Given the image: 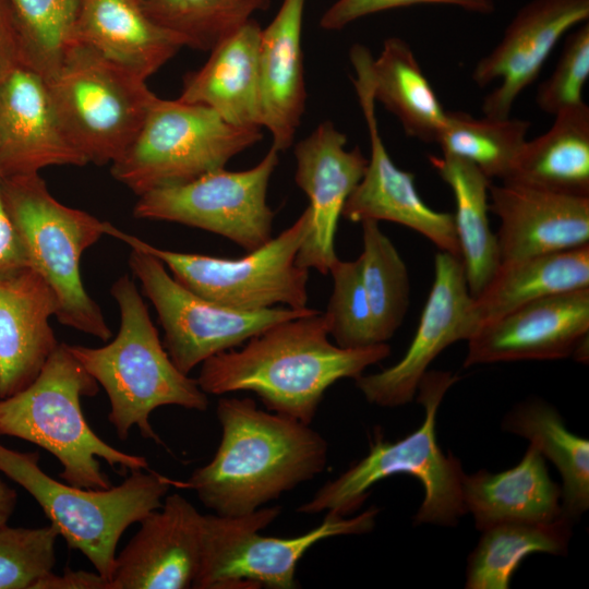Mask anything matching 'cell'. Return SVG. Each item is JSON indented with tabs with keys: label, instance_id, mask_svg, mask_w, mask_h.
<instances>
[{
	"label": "cell",
	"instance_id": "obj_1",
	"mask_svg": "<svg viewBox=\"0 0 589 589\" xmlns=\"http://www.w3.org/2000/svg\"><path fill=\"white\" fill-rule=\"evenodd\" d=\"M328 337L321 311L281 321L241 349L206 359L196 381L207 395L252 392L266 410L311 424L328 387L356 380L390 353L387 342L350 349Z\"/></svg>",
	"mask_w": 589,
	"mask_h": 589
},
{
	"label": "cell",
	"instance_id": "obj_2",
	"mask_svg": "<svg viewBox=\"0 0 589 589\" xmlns=\"http://www.w3.org/2000/svg\"><path fill=\"white\" fill-rule=\"evenodd\" d=\"M221 438L213 459L175 486L193 490L220 516L252 513L323 472L326 440L310 424L262 410L251 398H220Z\"/></svg>",
	"mask_w": 589,
	"mask_h": 589
},
{
	"label": "cell",
	"instance_id": "obj_3",
	"mask_svg": "<svg viewBox=\"0 0 589 589\" xmlns=\"http://www.w3.org/2000/svg\"><path fill=\"white\" fill-rule=\"evenodd\" d=\"M110 293L120 311L116 338L97 348H68L105 389L110 404L108 420L118 437L127 440L136 426L144 438L163 444L149 422L151 413L169 405L205 411L207 394L170 359L133 279L119 277Z\"/></svg>",
	"mask_w": 589,
	"mask_h": 589
},
{
	"label": "cell",
	"instance_id": "obj_4",
	"mask_svg": "<svg viewBox=\"0 0 589 589\" xmlns=\"http://www.w3.org/2000/svg\"><path fill=\"white\" fill-rule=\"evenodd\" d=\"M97 392L98 383L68 344L60 342L32 384L0 399V436L22 438L46 449L62 466L59 477L79 488L112 485L98 458L121 470L148 469L144 456L115 448L86 422L81 397Z\"/></svg>",
	"mask_w": 589,
	"mask_h": 589
},
{
	"label": "cell",
	"instance_id": "obj_5",
	"mask_svg": "<svg viewBox=\"0 0 589 589\" xmlns=\"http://www.w3.org/2000/svg\"><path fill=\"white\" fill-rule=\"evenodd\" d=\"M458 380L459 376L450 372L428 371L417 388L418 401L424 408L422 424L396 442H387L381 434H375L365 457L323 484L297 512L351 516L363 505L375 483L406 473L420 481L424 489L414 522L456 525L467 514L461 491L465 472L460 460L440 447L435 423L446 392Z\"/></svg>",
	"mask_w": 589,
	"mask_h": 589
},
{
	"label": "cell",
	"instance_id": "obj_6",
	"mask_svg": "<svg viewBox=\"0 0 589 589\" xmlns=\"http://www.w3.org/2000/svg\"><path fill=\"white\" fill-rule=\"evenodd\" d=\"M0 471L34 497L68 548L84 554L108 580L124 531L159 508L175 485V480L158 472L139 469L117 486L79 488L48 476L37 452H17L1 444Z\"/></svg>",
	"mask_w": 589,
	"mask_h": 589
},
{
	"label": "cell",
	"instance_id": "obj_7",
	"mask_svg": "<svg viewBox=\"0 0 589 589\" xmlns=\"http://www.w3.org/2000/svg\"><path fill=\"white\" fill-rule=\"evenodd\" d=\"M7 212L23 242L29 267L52 288L58 321L106 341L111 330L84 288L80 261L104 236V221L60 203L39 173L1 178Z\"/></svg>",
	"mask_w": 589,
	"mask_h": 589
},
{
	"label": "cell",
	"instance_id": "obj_8",
	"mask_svg": "<svg viewBox=\"0 0 589 589\" xmlns=\"http://www.w3.org/2000/svg\"><path fill=\"white\" fill-rule=\"evenodd\" d=\"M262 139L261 128L232 125L206 106L156 96L134 140L110 170L140 196L223 169Z\"/></svg>",
	"mask_w": 589,
	"mask_h": 589
},
{
	"label": "cell",
	"instance_id": "obj_9",
	"mask_svg": "<svg viewBox=\"0 0 589 589\" xmlns=\"http://www.w3.org/2000/svg\"><path fill=\"white\" fill-rule=\"evenodd\" d=\"M312 223L309 207L276 238L239 259L184 253L157 248L104 221V235L133 250L157 257L183 287L240 311H260L277 304L305 309L309 269L297 264L298 252Z\"/></svg>",
	"mask_w": 589,
	"mask_h": 589
},
{
	"label": "cell",
	"instance_id": "obj_10",
	"mask_svg": "<svg viewBox=\"0 0 589 589\" xmlns=\"http://www.w3.org/2000/svg\"><path fill=\"white\" fill-rule=\"evenodd\" d=\"M46 84L68 140L98 166L123 154L156 97L146 80L79 43L69 47Z\"/></svg>",
	"mask_w": 589,
	"mask_h": 589
},
{
	"label": "cell",
	"instance_id": "obj_11",
	"mask_svg": "<svg viewBox=\"0 0 589 589\" xmlns=\"http://www.w3.org/2000/svg\"><path fill=\"white\" fill-rule=\"evenodd\" d=\"M280 514L279 506L240 516L204 515L202 554L195 589H296L299 561L317 542L373 530L378 508L357 516L327 513L312 530L293 538L261 534Z\"/></svg>",
	"mask_w": 589,
	"mask_h": 589
},
{
	"label": "cell",
	"instance_id": "obj_12",
	"mask_svg": "<svg viewBox=\"0 0 589 589\" xmlns=\"http://www.w3.org/2000/svg\"><path fill=\"white\" fill-rule=\"evenodd\" d=\"M131 250V272L157 312L165 333V349L184 374L206 359L239 347L276 323L315 311L288 306L251 312L231 309L183 287L154 255Z\"/></svg>",
	"mask_w": 589,
	"mask_h": 589
},
{
	"label": "cell",
	"instance_id": "obj_13",
	"mask_svg": "<svg viewBox=\"0 0 589 589\" xmlns=\"http://www.w3.org/2000/svg\"><path fill=\"white\" fill-rule=\"evenodd\" d=\"M274 147L252 168L212 171L187 183L139 196V219L177 223L229 239L247 252L268 242L274 212L267 204L271 178L278 166Z\"/></svg>",
	"mask_w": 589,
	"mask_h": 589
},
{
	"label": "cell",
	"instance_id": "obj_14",
	"mask_svg": "<svg viewBox=\"0 0 589 589\" xmlns=\"http://www.w3.org/2000/svg\"><path fill=\"white\" fill-rule=\"evenodd\" d=\"M349 57L356 74L352 83L368 129L370 157L341 216L353 223L385 220L399 224L429 239L438 251L460 257L453 214L430 207L416 189L413 173L397 167L385 147L369 75L371 52L365 46L356 44Z\"/></svg>",
	"mask_w": 589,
	"mask_h": 589
},
{
	"label": "cell",
	"instance_id": "obj_15",
	"mask_svg": "<svg viewBox=\"0 0 589 589\" xmlns=\"http://www.w3.org/2000/svg\"><path fill=\"white\" fill-rule=\"evenodd\" d=\"M471 300L460 257L438 251L433 284L406 353L394 365L354 380L366 401L381 407L410 402L433 360L452 344L472 336Z\"/></svg>",
	"mask_w": 589,
	"mask_h": 589
},
{
	"label": "cell",
	"instance_id": "obj_16",
	"mask_svg": "<svg viewBox=\"0 0 589 589\" xmlns=\"http://www.w3.org/2000/svg\"><path fill=\"white\" fill-rule=\"evenodd\" d=\"M588 19L589 0H531L522 5L498 44L472 71L471 77L480 87L498 81L483 99L484 116L509 117L515 101L536 81L560 39Z\"/></svg>",
	"mask_w": 589,
	"mask_h": 589
},
{
	"label": "cell",
	"instance_id": "obj_17",
	"mask_svg": "<svg viewBox=\"0 0 589 589\" xmlns=\"http://www.w3.org/2000/svg\"><path fill=\"white\" fill-rule=\"evenodd\" d=\"M346 145V134L325 120L293 146L294 182L308 196L312 215L297 264L324 275L338 259L334 242L344 205L368 165L359 146Z\"/></svg>",
	"mask_w": 589,
	"mask_h": 589
},
{
	"label": "cell",
	"instance_id": "obj_18",
	"mask_svg": "<svg viewBox=\"0 0 589 589\" xmlns=\"http://www.w3.org/2000/svg\"><path fill=\"white\" fill-rule=\"evenodd\" d=\"M589 336V288L524 304L479 327L467 340L465 368L573 357Z\"/></svg>",
	"mask_w": 589,
	"mask_h": 589
},
{
	"label": "cell",
	"instance_id": "obj_19",
	"mask_svg": "<svg viewBox=\"0 0 589 589\" xmlns=\"http://www.w3.org/2000/svg\"><path fill=\"white\" fill-rule=\"evenodd\" d=\"M116 556L109 589H189L199 573L204 515L178 493L141 521Z\"/></svg>",
	"mask_w": 589,
	"mask_h": 589
},
{
	"label": "cell",
	"instance_id": "obj_20",
	"mask_svg": "<svg viewBox=\"0 0 589 589\" xmlns=\"http://www.w3.org/2000/svg\"><path fill=\"white\" fill-rule=\"evenodd\" d=\"M53 112L46 80L25 64L0 80V177L85 166Z\"/></svg>",
	"mask_w": 589,
	"mask_h": 589
},
{
	"label": "cell",
	"instance_id": "obj_21",
	"mask_svg": "<svg viewBox=\"0 0 589 589\" xmlns=\"http://www.w3.org/2000/svg\"><path fill=\"white\" fill-rule=\"evenodd\" d=\"M489 197L490 211L501 221V262L589 244V197L509 181L491 183Z\"/></svg>",
	"mask_w": 589,
	"mask_h": 589
},
{
	"label": "cell",
	"instance_id": "obj_22",
	"mask_svg": "<svg viewBox=\"0 0 589 589\" xmlns=\"http://www.w3.org/2000/svg\"><path fill=\"white\" fill-rule=\"evenodd\" d=\"M58 310L52 288L32 267L0 280V399L32 384L59 346L49 324Z\"/></svg>",
	"mask_w": 589,
	"mask_h": 589
},
{
	"label": "cell",
	"instance_id": "obj_23",
	"mask_svg": "<svg viewBox=\"0 0 589 589\" xmlns=\"http://www.w3.org/2000/svg\"><path fill=\"white\" fill-rule=\"evenodd\" d=\"M306 0H283L261 31L257 65L262 128L281 153L293 145L305 111L302 26Z\"/></svg>",
	"mask_w": 589,
	"mask_h": 589
},
{
	"label": "cell",
	"instance_id": "obj_24",
	"mask_svg": "<svg viewBox=\"0 0 589 589\" xmlns=\"http://www.w3.org/2000/svg\"><path fill=\"white\" fill-rule=\"evenodd\" d=\"M74 43L147 80L184 47L154 22L136 0H81Z\"/></svg>",
	"mask_w": 589,
	"mask_h": 589
},
{
	"label": "cell",
	"instance_id": "obj_25",
	"mask_svg": "<svg viewBox=\"0 0 589 589\" xmlns=\"http://www.w3.org/2000/svg\"><path fill=\"white\" fill-rule=\"evenodd\" d=\"M262 27L252 19L215 46L183 79L179 100L214 110L226 122L262 128L257 50Z\"/></svg>",
	"mask_w": 589,
	"mask_h": 589
},
{
	"label": "cell",
	"instance_id": "obj_26",
	"mask_svg": "<svg viewBox=\"0 0 589 589\" xmlns=\"http://www.w3.org/2000/svg\"><path fill=\"white\" fill-rule=\"evenodd\" d=\"M461 491L466 512L471 513L479 531L503 522L550 521L564 515L562 490L532 444L510 469L465 473Z\"/></svg>",
	"mask_w": 589,
	"mask_h": 589
},
{
	"label": "cell",
	"instance_id": "obj_27",
	"mask_svg": "<svg viewBox=\"0 0 589 589\" xmlns=\"http://www.w3.org/2000/svg\"><path fill=\"white\" fill-rule=\"evenodd\" d=\"M584 288H589V244L501 262L492 278L472 297L469 315L473 334L524 304Z\"/></svg>",
	"mask_w": 589,
	"mask_h": 589
},
{
	"label": "cell",
	"instance_id": "obj_28",
	"mask_svg": "<svg viewBox=\"0 0 589 589\" xmlns=\"http://www.w3.org/2000/svg\"><path fill=\"white\" fill-rule=\"evenodd\" d=\"M554 117L545 133L526 141L504 181L589 197V107Z\"/></svg>",
	"mask_w": 589,
	"mask_h": 589
},
{
	"label": "cell",
	"instance_id": "obj_29",
	"mask_svg": "<svg viewBox=\"0 0 589 589\" xmlns=\"http://www.w3.org/2000/svg\"><path fill=\"white\" fill-rule=\"evenodd\" d=\"M369 75L375 103L398 119L407 135L437 142L447 110L404 39L393 36L384 40L378 56L370 60Z\"/></svg>",
	"mask_w": 589,
	"mask_h": 589
},
{
	"label": "cell",
	"instance_id": "obj_30",
	"mask_svg": "<svg viewBox=\"0 0 589 589\" xmlns=\"http://www.w3.org/2000/svg\"><path fill=\"white\" fill-rule=\"evenodd\" d=\"M429 160L452 190L460 260L469 292L474 297L501 264L496 233L489 220L492 180L472 164L454 156H430Z\"/></svg>",
	"mask_w": 589,
	"mask_h": 589
},
{
	"label": "cell",
	"instance_id": "obj_31",
	"mask_svg": "<svg viewBox=\"0 0 589 589\" xmlns=\"http://www.w3.org/2000/svg\"><path fill=\"white\" fill-rule=\"evenodd\" d=\"M503 429L527 438L562 477V509L573 521L589 507V442L570 432L558 411L541 400L512 410Z\"/></svg>",
	"mask_w": 589,
	"mask_h": 589
},
{
	"label": "cell",
	"instance_id": "obj_32",
	"mask_svg": "<svg viewBox=\"0 0 589 589\" xmlns=\"http://www.w3.org/2000/svg\"><path fill=\"white\" fill-rule=\"evenodd\" d=\"M573 522L562 515L550 521H509L482 530L468 558L465 587L509 588L513 574L529 554L566 552Z\"/></svg>",
	"mask_w": 589,
	"mask_h": 589
},
{
	"label": "cell",
	"instance_id": "obj_33",
	"mask_svg": "<svg viewBox=\"0 0 589 589\" xmlns=\"http://www.w3.org/2000/svg\"><path fill=\"white\" fill-rule=\"evenodd\" d=\"M530 123L509 117L447 111L437 144L443 154L476 166L489 179L506 180L527 141Z\"/></svg>",
	"mask_w": 589,
	"mask_h": 589
},
{
	"label": "cell",
	"instance_id": "obj_34",
	"mask_svg": "<svg viewBox=\"0 0 589 589\" xmlns=\"http://www.w3.org/2000/svg\"><path fill=\"white\" fill-rule=\"evenodd\" d=\"M362 225L361 275L368 297L375 341L387 342L402 324L410 299L407 266L378 223Z\"/></svg>",
	"mask_w": 589,
	"mask_h": 589
},
{
	"label": "cell",
	"instance_id": "obj_35",
	"mask_svg": "<svg viewBox=\"0 0 589 589\" xmlns=\"http://www.w3.org/2000/svg\"><path fill=\"white\" fill-rule=\"evenodd\" d=\"M158 25L178 35L184 47L211 51L272 0H136Z\"/></svg>",
	"mask_w": 589,
	"mask_h": 589
},
{
	"label": "cell",
	"instance_id": "obj_36",
	"mask_svg": "<svg viewBox=\"0 0 589 589\" xmlns=\"http://www.w3.org/2000/svg\"><path fill=\"white\" fill-rule=\"evenodd\" d=\"M23 63L45 80L59 69L74 31L81 0H9Z\"/></svg>",
	"mask_w": 589,
	"mask_h": 589
},
{
	"label": "cell",
	"instance_id": "obj_37",
	"mask_svg": "<svg viewBox=\"0 0 589 589\" xmlns=\"http://www.w3.org/2000/svg\"><path fill=\"white\" fill-rule=\"evenodd\" d=\"M328 273L333 277V292L324 315L329 336L341 348L376 345L360 257L353 261L337 259Z\"/></svg>",
	"mask_w": 589,
	"mask_h": 589
},
{
	"label": "cell",
	"instance_id": "obj_38",
	"mask_svg": "<svg viewBox=\"0 0 589 589\" xmlns=\"http://www.w3.org/2000/svg\"><path fill=\"white\" fill-rule=\"evenodd\" d=\"M57 529L0 527V589H35L56 564Z\"/></svg>",
	"mask_w": 589,
	"mask_h": 589
},
{
	"label": "cell",
	"instance_id": "obj_39",
	"mask_svg": "<svg viewBox=\"0 0 589 589\" xmlns=\"http://www.w3.org/2000/svg\"><path fill=\"white\" fill-rule=\"evenodd\" d=\"M589 77V23H582L566 39L554 71L538 88L539 108L553 116L585 105Z\"/></svg>",
	"mask_w": 589,
	"mask_h": 589
},
{
	"label": "cell",
	"instance_id": "obj_40",
	"mask_svg": "<svg viewBox=\"0 0 589 589\" xmlns=\"http://www.w3.org/2000/svg\"><path fill=\"white\" fill-rule=\"evenodd\" d=\"M416 4H449L482 14L494 10L493 0H337L321 16L320 27L327 32L341 31L364 16Z\"/></svg>",
	"mask_w": 589,
	"mask_h": 589
},
{
	"label": "cell",
	"instance_id": "obj_41",
	"mask_svg": "<svg viewBox=\"0 0 589 589\" xmlns=\"http://www.w3.org/2000/svg\"><path fill=\"white\" fill-rule=\"evenodd\" d=\"M27 267L29 263L25 248L4 206L0 177V280Z\"/></svg>",
	"mask_w": 589,
	"mask_h": 589
},
{
	"label": "cell",
	"instance_id": "obj_42",
	"mask_svg": "<svg viewBox=\"0 0 589 589\" xmlns=\"http://www.w3.org/2000/svg\"><path fill=\"white\" fill-rule=\"evenodd\" d=\"M24 64L20 37L9 0H0V80Z\"/></svg>",
	"mask_w": 589,
	"mask_h": 589
},
{
	"label": "cell",
	"instance_id": "obj_43",
	"mask_svg": "<svg viewBox=\"0 0 589 589\" xmlns=\"http://www.w3.org/2000/svg\"><path fill=\"white\" fill-rule=\"evenodd\" d=\"M35 589H109V580L97 572L65 568L60 575L52 572L44 577Z\"/></svg>",
	"mask_w": 589,
	"mask_h": 589
},
{
	"label": "cell",
	"instance_id": "obj_44",
	"mask_svg": "<svg viewBox=\"0 0 589 589\" xmlns=\"http://www.w3.org/2000/svg\"><path fill=\"white\" fill-rule=\"evenodd\" d=\"M17 501L16 492L0 479V527L7 525Z\"/></svg>",
	"mask_w": 589,
	"mask_h": 589
}]
</instances>
